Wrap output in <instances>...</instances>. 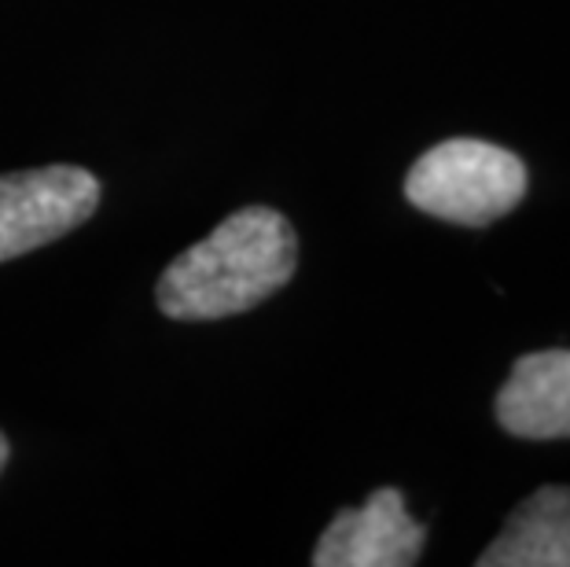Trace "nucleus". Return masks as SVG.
<instances>
[{
  "mask_svg": "<svg viewBox=\"0 0 570 567\" xmlns=\"http://www.w3.org/2000/svg\"><path fill=\"white\" fill-rule=\"evenodd\" d=\"M479 567H570V487H541L519 501Z\"/></svg>",
  "mask_w": 570,
  "mask_h": 567,
  "instance_id": "6",
  "label": "nucleus"
},
{
  "mask_svg": "<svg viewBox=\"0 0 570 567\" xmlns=\"http://www.w3.org/2000/svg\"><path fill=\"white\" fill-rule=\"evenodd\" d=\"M4 465H8V442L0 436V472H4Z\"/></svg>",
  "mask_w": 570,
  "mask_h": 567,
  "instance_id": "7",
  "label": "nucleus"
},
{
  "mask_svg": "<svg viewBox=\"0 0 570 567\" xmlns=\"http://www.w3.org/2000/svg\"><path fill=\"white\" fill-rule=\"evenodd\" d=\"M100 207V180L81 166H38L0 177V262L38 251Z\"/></svg>",
  "mask_w": 570,
  "mask_h": 567,
  "instance_id": "3",
  "label": "nucleus"
},
{
  "mask_svg": "<svg viewBox=\"0 0 570 567\" xmlns=\"http://www.w3.org/2000/svg\"><path fill=\"white\" fill-rule=\"evenodd\" d=\"M416 211L453 225H490L527 196V166L490 140L453 137L423 151L405 177Z\"/></svg>",
  "mask_w": 570,
  "mask_h": 567,
  "instance_id": "2",
  "label": "nucleus"
},
{
  "mask_svg": "<svg viewBox=\"0 0 570 567\" xmlns=\"http://www.w3.org/2000/svg\"><path fill=\"white\" fill-rule=\"evenodd\" d=\"M497 420L519 439H570V350L519 358L497 394Z\"/></svg>",
  "mask_w": 570,
  "mask_h": 567,
  "instance_id": "5",
  "label": "nucleus"
},
{
  "mask_svg": "<svg viewBox=\"0 0 570 567\" xmlns=\"http://www.w3.org/2000/svg\"><path fill=\"white\" fill-rule=\"evenodd\" d=\"M428 530L405 512L394 487L375 490L361 509H343L313 549L317 567H409L420 560Z\"/></svg>",
  "mask_w": 570,
  "mask_h": 567,
  "instance_id": "4",
  "label": "nucleus"
},
{
  "mask_svg": "<svg viewBox=\"0 0 570 567\" xmlns=\"http://www.w3.org/2000/svg\"><path fill=\"white\" fill-rule=\"evenodd\" d=\"M295 228L273 207H244L163 270L155 299L174 321H217L254 310L295 276Z\"/></svg>",
  "mask_w": 570,
  "mask_h": 567,
  "instance_id": "1",
  "label": "nucleus"
}]
</instances>
